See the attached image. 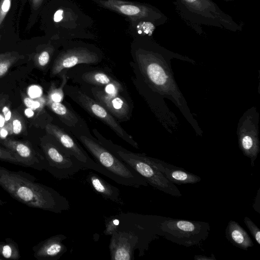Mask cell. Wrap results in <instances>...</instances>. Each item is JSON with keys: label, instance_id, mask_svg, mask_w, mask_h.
<instances>
[{"label": "cell", "instance_id": "obj_1", "mask_svg": "<svg viewBox=\"0 0 260 260\" xmlns=\"http://www.w3.org/2000/svg\"><path fill=\"white\" fill-rule=\"evenodd\" d=\"M136 58L143 80L150 91L154 113L166 130L173 134L179 126V120L167 106L166 99L179 110L196 134L202 136L203 132L177 84L171 66V60L174 58L193 64L196 62L151 41L145 47L136 51Z\"/></svg>", "mask_w": 260, "mask_h": 260}, {"label": "cell", "instance_id": "obj_2", "mask_svg": "<svg viewBox=\"0 0 260 260\" xmlns=\"http://www.w3.org/2000/svg\"><path fill=\"white\" fill-rule=\"evenodd\" d=\"M0 186L14 199L31 208L55 213L70 208L66 198L25 172L11 171L0 166Z\"/></svg>", "mask_w": 260, "mask_h": 260}, {"label": "cell", "instance_id": "obj_3", "mask_svg": "<svg viewBox=\"0 0 260 260\" xmlns=\"http://www.w3.org/2000/svg\"><path fill=\"white\" fill-rule=\"evenodd\" d=\"M119 224L111 236L109 250L111 260H134L135 250L139 256L145 249L148 228L145 216L132 212L118 214Z\"/></svg>", "mask_w": 260, "mask_h": 260}, {"label": "cell", "instance_id": "obj_4", "mask_svg": "<svg viewBox=\"0 0 260 260\" xmlns=\"http://www.w3.org/2000/svg\"><path fill=\"white\" fill-rule=\"evenodd\" d=\"M174 4L180 18L199 35L204 32L201 25L233 32L243 28L242 24L236 22L212 0H175Z\"/></svg>", "mask_w": 260, "mask_h": 260}, {"label": "cell", "instance_id": "obj_5", "mask_svg": "<svg viewBox=\"0 0 260 260\" xmlns=\"http://www.w3.org/2000/svg\"><path fill=\"white\" fill-rule=\"evenodd\" d=\"M78 139L93 156L94 160L110 173L117 183L136 188L148 185L145 179L103 145L85 136H79Z\"/></svg>", "mask_w": 260, "mask_h": 260}, {"label": "cell", "instance_id": "obj_6", "mask_svg": "<svg viewBox=\"0 0 260 260\" xmlns=\"http://www.w3.org/2000/svg\"><path fill=\"white\" fill-rule=\"evenodd\" d=\"M102 144L145 179L148 184L166 193L182 196L178 188L154 166L151 157L144 154L132 152L107 141Z\"/></svg>", "mask_w": 260, "mask_h": 260}, {"label": "cell", "instance_id": "obj_7", "mask_svg": "<svg viewBox=\"0 0 260 260\" xmlns=\"http://www.w3.org/2000/svg\"><path fill=\"white\" fill-rule=\"evenodd\" d=\"M159 229L169 240L189 247L205 240L210 227L206 222L170 219L161 222Z\"/></svg>", "mask_w": 260, "mask_h": 260}, {"label": "cell", "instance_id": "obj_8", "mask_svg": "<svg viewBox=\"0 0 260 260\" xmlns=\"http://www.w3.org/2000/svg\"><path fill=\"white\" fill-rule=\"evenodd\" d=\"M259 121V113L256 107H252L243 114L237 125L239 147L250 159L252 167L260 151Z\"/></svg>", "mask_w": 260, "mask_h": 260}, {"label": "cell", "instance_id": "obj_9", "mask_svg": "<svg viewBox=\"0 0 260 260\" xmlns=\"http://www.w3.org/2000/svg\"><path fill=\"white\" fill-rule=\"evenodd\" d=\"M46 160L45 170L55 178L68 179L83 169L80 162L69 154L60 146L50 142H42L41 144Z\"/></svg>", "mask_w": 260, "mask_h": 260}, {"label": "cell", "instance_id": "obj_10", "mask_svg": "<svg viewBox=\"0 0 260 260\" xmlns=\"http://www.w3.org/2000/svg\"><path fill=\"white\" fill-rule=\"evenodd\" d=\"M100 6L120 13L134 21H145L155 26L165 23L167 17L157 8L149 4L122 0H93Z\"/></svg>", "mask_w": 260, "mask_h": 260}, {"label": "cell", "instance_id": "obj_11", "mask_svg": "<svg viewBox=\"0 0 260 260\" xmlns=\"http://www.w3.org/2000/svg\"><path fill=\"white\" fill-rule=\"evenodd\" d=\"M70 96L89 113L98 118L108 125L119 137L136 148L137 143L128 134L102 104L90 98L80 90L70 92Z\"/></svg>", "mask_w": 260, "mask_h": 260}, {"label": "cell", "instance_id": "obj_12", "mask_svg": "<svg viewBox=\"0 0 260 260\" xmlns=\"http://www.w3.org/2000/svg\"><path fill=\"white\" fill-rule=\"evenodd\" d=\"M99 60L97 54L87 48H71L62 51L58 55L52 66L51 75L54 76L64 69L81 63H95Z\"/></svg>", "mask_w": 260, "mask_h": 260}, {"label": "cell", "instance_id": "obj_13", "mask_svg": "<svg viewBox=\"0 0 260 260\" xmlns=\"http://www.w3.org/2000/svg\"><path fill=\"white\" fill-rule=\"evenodd\" d=\"M0 143L15 155L23 167L39 171L45 170L46 164L43 154L34 150L28 143L11 139H3Z\"/></svg>", "mask_w": 260, "mask_h": 260}, {"label": "cell", "instance_id": "obj_14", "mask_svg": "<svg viewBox=\"0 0 260 260\" xmlns=\"http://www.w3.org/2000/svg\"><path fill=\"white\" fill-rule=\"evenodd\" d=\"M67 237L62 234L52 236L34 246V256L38 260H57L67 251L63 243Z\"/></svg>", "mask_w": 260, "mask_h": 260}, {"label": "cell", "instance_id": "obj_15", "mask_svg": "<svg viewBox=\"0 0 260 260\" xmlns=\"http://www.w3.org/2000/svg\"><path fill=\"white\" fill-rule=\"evenodd\" d=\"M97 101L108 111L119 119L128 118L129 107L127 102L118 94H109L104 91L92 89Z\"/></svg>", "mask_w": 260, "mask_h": 260}, {"label": "cell", "instance_id": "obj_16", "mask_svg": "<svg viewBox=\"0 0 260 260\" xmlns=\"http://www.w3.org/2000/svg\"><path fill=\"white\" fill-rule=\"evenodd\" d=\"M155 166L171 182L177 184H194L201 181V178L184 169L177 167L157 158L151 157Z\"/></svg>", "mask_w": 260, "mask_h": 260}, {"label": "cell", "instance_id": "obj_17", "mask_svg": "<svg viewBox=\"0 0 260 260\" xmlns=\"http://www.w3.org/2000/svg\"><path fill=\"white\" fill-rule=\"evenodd\" d=\"M86 180L92 188L105 199L119 205H124L119 189L107 182L96 174L89 172L87 176Z\"/></svg>", "mask_w": 260, "mask_h": 260}, {"label": "cell", "instance_id": "obj_18", "mask_svg": "<svg viewBox=\"0 0 260 260\" xmlns=\"http://www.w3.org/2000/svg\"><path fill=\"white\" fill-rule=\"evenodd\" d=\"M225 236L227 239L234 246L247 250L253 246V242L248 233L240 224L234 221L230 220L225 230Z\"/></svg>", "mask_w": 260, "mask_h": 260}, {"label": "cell", "instance_id": "obj_19", "mask_svg": "<svg viewBox=\"0 0 260 260\" xmlns=\"http://www.w3.org/2000/svg\"><path fill=\"white\" fill-rule=\"evenodd\" d=\"M48 106L57 115L61 120L67 125L74 126L78 121L75 114L60 102H55L48 100Z\"/></svg>", "mask_w": 260, "mask_h": 260}, {"label": "cell", "instance_id": "obj_20", "mask_svg": "<svg viewBox=\"0 0 260 260\" xmlns=\"http://www.w3.org/2000/svg\"><path fill=\"white\" fill-rule=\"evenodd\" d=\"M0 256L3 259H19L21 256L17 243L10 238L0 242Z\"/></svg>", "mask_w": 260, "mask_h": 260}, {"label": "cell", "instance_id": "obj_21", "mask_svg": "<svg viewBox=\"0 0 260 260\" xmlns=\"http://www.w3.org/2000/svg\"><path fill=\"white\" fill-rule=\"evenodd\" d=\"M82 79L87 83L100 86H106L115 81L106 74L98 71L86 72Z\"/></svg>", "mask_w": 260, "mask_h": 260}, {"label": "cell", "instance_id": "obj_22", "mask_svg": "<svg viewBox=\"0 0 260 260\" xmlns=\"http://www.w3.org/2000/svg\"><path fill=\"white\" fill-rule=\"evenodd\" d=\"M22 57L16 52H7L0 54V77L4 76L10 68Z\"/></svg>", "mask_w": 260, "mask_h": 260}, {"label": "cell", "instance_id": "obj_23", "mask_svg": "<svg viewBox=\"0 0 260 260\" xmlns=\"http://www.w3.org/2000/svg\"><path fill=\"white\" fill-rule=\"evenodd\" d=\"M67 81V77L63 76L62 82L58 88L52 87L48 94V100L55 102H61L63 99V88Z\"/></svg>", "mask_w": 260, "mask_h": 260}, {"label": "cell", "instance_id": "obj_24", "mask_svg": "<svg viewBox=\"0 0 260 260\" xmlns=\"http://www.w3.org/2000/svg\"><path fill=\"white\" fill-rule=\"evenodd\" d=\"M53 50V48L48 47L38 54L36 57V63L39 67H45L48 64Z\"/></svg>", "mask_w": 260, "mask_h": 260}, {"label": "cell", "instance_id": "obj_25", "mask_svg": "<svg viewBox=\"0 0 260 260\" xmlns=\"http://www.w3.org/2000/svg\"><path fill=\"white\" fill-rule=\"evenodd\" d=\"M119 224L118 214L112 215L105 220V229L104 234L106 236H111L116 230Z\"/></svg>", "mask_w": 260, "mask_h": 260}, {"label": "cell", "instance_id": "obj_26", "mask_svg": "<svg viewBox=\"0 0 260 260\" xmlns=\"http://www.w3.org/2000/svg\"><path fill=\"white\" fill-rule=\"evenodd\" d=\"M0 160L23 166L21 161L7 148L0 147Z\"/></svg>", "mask_w": 260, "mask_h": 260}, {"label": "cell", "instance_id": "obj_27", "mask_svg": "<svg viewBox=\"0 0 260 260\" xmlns=\"http://www.w3.org/2000/svg\"><path fill=\"white\" fill-rule=\"evenodd\" d=\"M244 222L249 229L251 235L258 244L260 245V230L255 224L248 217H245Z\"/></svg>", "mask_w": 260, "mask_h": 260}, {"label": "cell", "instance_id": "obj_28", "mask_svg": "<svg viewBox=\"0 0 260 260\" xmlns=\"http://www.w3.org/2000/svg\"><path fill=\"white\" fill-rule=\"evenodd\" d=\"M23 102L28 108L32 110L41 109L45 104V100L43 98L39 101H34L29 98L25 97L23 99Z\"/></svg>", "mask_w": 260, "mask_h": 260}, {"label": "cell", "instance_id": "obj_29", "mask_svg": "<svg viewBox=\"0 0 260 260\" xmlns=\"http://www.w3.org/2000/svg\"><path fill=\"white\" fill-rule=\"evenodd\" d=\"M12 0H1L0 1V26L9 12Z\"/></svg>", "mask_w": 260, "mask_h": 260}, {"label": "cell", "instance_id": "obj_30", "mask_svg": "<svg viewBox=\"0 0 260 260\" xmlns=\"http://www.w3.org/2000/svg\"><path fill=\"white\" fill-rule=\"evenodd\" d=\"M122 90L120 83L116 80L106 85L105 92L109 94H118Z\"/></svg>", "mask_w": 260, "mask_h": 260}, {"label": "cell", "instance_id": "obj_31", "mask_svg": "<svg viewBox=\"0 0 260 260\" xmlns=\"http://www.w3.org/2000/svg\"><path fill=\"white\" fill-rule=\"evenodd\" d=\"M42 93L41 88L37 85H32L28 89V94L31 99L39 98L42 95Z\"/></svg>", "mask_w": 260, "mask_h": 260}, {"label": "cell", "instance_id": "obj_32", "mask_svg": "<svg viewBox=\"0 0 260 260\" xmlns=\"http://www.w3.org/2000/svg\"><path fill=\"white\" fill-rule=\"evenodd\" d=\"M22 129L21 120L18 117H15L12 121V132L15 134H19Z\"/></svg>", "mask_w": 260, "mask_h": 260}, {"label": "cell", "instance_id": "obj_33", "mask_svg": "<svg viewBox=\"0 0 260 260\" xmlns=\"http://www.w3.org/2000/svg\"><path fill=\"white\" fill-rule=\"evenodd\" d=\"M2 111L4 115L5 120L7 121L10 120L11 117V112L10 109L7 106H5L3 107Z\"/></svg>", "mask_w": 260, "mask_h": 260}, {"label": "cell", "instance_id": "obj_34", "mask_svg": "<svg viewBox=\"0 0 260 260\" xmlns=\"http://www.w3.org/2000/svg\"><path fill=\"white\" fill-rule=\"evenodd\" d=\"M253 207L255 211L259 213V189L257 191L255 202Z\"/></svg>", "mask_w": 260, "mask_h": 260}, {"label": "cell", "instance_id": "obj_35", "mask_svg": "<svg viewBox=\"0 0 260 260\" xmlns=\"http://www.w3.org/2000/svg\"><path fill=\"white\" fill-rule=\"evenodd\" d=\"M194 259L196 260H212L216 259L214 255L212 257L211 256H207L205 255H195Z\"/></svg>", "mask_w": 260, "mask_h": 260}, {"label": "cell", "instance_id": "obj_36", "mask_svg": "<svg viewBox=\"0 0 260 260\" xmlns=\"http://www.w3.org/2000/svg\"><path fill=\"white\" fill-rule=\"evenodd\" d=\"M24 113L25 115L28 117H31L33 116L34 114V112L33 111V110L30 108H27L24 111Z\"/></svg>", "mask_w": 260, "mask_h": 260}, {"label": "cell", "instance_id": "obj_37", "mask_svg": "<svg viewBox=\"0 0 260 260\" xmlns=\"http://www.w3.org/2000/svg\"><path fill=\"white\" fill-rule=\"evenodd\" d=\"M8 131L5 128H1L0 130V136L3 139H5L8 135Z\"/></svg>", "mask_w": 260, "mask_h": 260}, {"label": "cell", "instance_id": "obj_38", "mask_svg": "<svg viewBox=\"0 0 260 260\" xmlns=\"http://www.w3.org/2000/svg\"><path fill=\"white\" fill-rule=\"evenodd\" d=\"M33 6L35 8H37L39 6H40L43 0H31Z\"/></svg>", "mask_w": 260, "mask_h": 260}, {"label": "cell", "instance_id": "obj_39", "mask_svg": "<svg viewBox=\"0 0 260 260\" xmlns=\"http://www.w3.org/2000/svg\"><path fill=\"white\" fill-rule=\"evenodd\" d=\"M5 118L2 115H0V127H2L4 126L5 123Z\"/></svg>", "mask_w": 260, "mask_h": 260}, {"label": "cell", "instance_id": "obj_40", "mask_svg": "<svg viewBox=\"0 0 260 260\" xmlns=\"http://www.w3.org/2000/svg\"><path fill=\"white\" fill-rule=\"evenodd\" d=\"M223 1L226 2H232L233 0H223Z\"/></svg>", "mask_w": 260, "mask_h": 260}, {"label": "cell", "instance_id": "obj_41", "mask_svg": "<svg viewBox=\"0 0 260 260\" xmlns=\"http://www.w3.org/2000/svg\"><path fill=\"white\" fill-rule=\"evenodd\" d=\"M2 259H3V257H2L0 256V260H2Z\"/></svg>", "mask_w": 260, "mask_h": 260}]
</instances>
